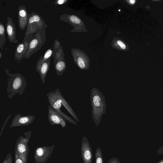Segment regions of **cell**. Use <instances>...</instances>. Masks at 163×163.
I'll return each instance as SVG.
<instances>
[{"instance_id": "cell-1", "label": "cell", "mask_w": 163, "mask_h": 163, "mask_svg": "<svg viewBox=\"0 0 163 163\" xmlns=\"http://www.w3.org/2000/svg\"><path fill=\"white\" fill-rule=\"evenodd\" d=\"M90 99L92 118L97 126L101 122L102 116L106 113V99L101 91L97 88L93 87L91 90Z\"/></svg>"}, {"instance_id": "cell-2", "label": "cell", "mask_w": 163, "mask_h": 163, "mask_svg": "<svg viewBox=\"0 0 163 163\" xmlns=\"http://www.w3.org/2000/svg\"><path fill=\"white\" fill-rule=\"evenodd\" d=\"M7 81V91L9 99H11L17 94L22 96L27 87V82L22 74L10 73L7 69L5 70Z\"/></svg>"}, {"instance_id": "cell-3", "label": "cell", "mask_w": 163, "mask_h": 163, "mask_svg": "<svg viewBox=\"0 0 163 163\" xmlns=\"http://www.w3.org/2000/svg\"><path fill=\"white\" fill-rule=\"evenodd\" d=\"M48 26L39 13L34 12L28 13V23L23 41H27L30 42L38 30L46 29Z\"/></svg>"}, {"instance_id": "cell-4", "label": "cell", "mask_w": 163, "mask_h": 163, "mask_svg": "<svg viewBox=\"0 0 163 163\" xmlns=\"http://www.w3.org/2000/svg\"><path fill=\"white\" fill-rule=\"evenodd\" d=\"M53 57L54 58V67L58 76H62L66 69L63 47L57 39H55Z\"/></svg>"}, {"instance_id": "cell-5", "label": "cell", "mask_w": 163, "mask_h": 163, "mask_svg": "<svg viewBox=\"0 0 163 163\" xmlns=\"http://www.w3.org/2000/svg\"><path fill=\"white\" fill-rule=\"evenodd\" d=\"M47 97L50 105L58 114L71 124L77 125V123L73 120L61 110L62 105V97L63 96L61 93L60 89H57L54 91H51L47 94Z\"/></svg>"}, {"instance_id": "cell-6", "label": "cell", "mask_w": 163, "mask_h": 163, "mask_svg": "<svg viewBox=\"0 0 163 163\" xmlns=\"http://www.w3.org/2000/svg\"><path fill=\"white\" fill-rule=\"evenodd\" d=\"M46 31L45 29H39L35 33L30 42L26 59H29L35 53L41 49L46 40Z\"/></svg>"}, {"instance_id": "cell-7", "label": "cell", "mask_w": 163, "mask_h": 163, "mask_svg": "<svg viewBox=\"0 0 163 163\" xmlns=\"http://www.w3.org/2000/svg\"><path fill=\"white\" fill-rule=\"evenodd\" d=\"M59 19L64 22L68 23L73 27V29L70 30V32L81 33L88 31L83 21L76 15L65 14L61 15Z\"/></svg>"}, {"instance_id": "cell-8", "label": "cell", "mask_w": 163, "mask_h": 163, "mask_svg": "<svg viewBox=\"0 0 163 163\" xmlns=\"http://www.w3.org/2000/svg\"><path fill=\"white\" fill-rule=\"evenodd\" d=\"M71 53L75 63L80 70L89 69L90 60L86 53L81 50L73 48L71 49Z\"/></svg>"}, {"instance_id": "cell-9", "label": "cell", "mask_w": 163, "mask_h": 163, "mask_svg": "<svg viewBox=\"0 0 163 163\" xmlns=\"http://www.w3.org/2000/svg\"><path fill=\"white\" fill-rule=\"evenodd\" d=\"M81 143V151L83 163H92V148L86 137H83Z\"/></svg>"}, {"instance_id": "cell-10", "label": "cell", "mask_w": 163, "mask_h": 163, "mask_svg": "<svg viewBox=\"0 0 163 163\" xmlns=\"http://www.w3.org/2000/svg\"><path fill=\"white\" fill-rule=\"evenodd\" d=\"M35 119L36 118L34 115L23 116L20 114H17L12 120L10 127L27 126L32 124Z\"/></svg>"}, {"instance_id": "cell-11", "label": "cell", "mask_w": 163, "mask_h": 163, "mask_svg": "<svg viewBox=\"0 0 163 163\" xmlns=\"http://www.w3.org/2000/svg\"><path fill=\"white\" fill-rule=\"evenodd\" d=\"M48 119L51 124L53 126L56 125H61L63 128L66 127V120L58 114L51 105L48 106Z\"/></svg>"}, {"instance_id": "cell-12", "label": "cell", "mask_w": 163, "mask_h": 163, "mask_svg": "<svg viewBox=\"0 0 163 163\" xmlns=\"http://www.w3.org/2000/svg\"><path fill=\"white\" fill-rule=\"evenodd\" d=\"M30 42L27 41H23L22 43H19L17 45L14 57L15 60L18 63H22L23 59L25 57L28 51Z\"/></svg>"}, {"instance_id": "cell-13", "label": "cell", "mask_w": 163, "mask_h": 163, "mask_svg": "<svg viewBox=\"0 0 163 163\" xmlns=\"http://www.w3.org/2000/svg\"><path fill=\"white\" fill-rule=\"evenodd\" d=\"M18 24L19 28L23 31L26 28L28 19V13L24 5H20L18 8Z\"/></svg>"}, {"instance_id": "cell-14", "label": "cell", "mask_w": 163, "mask_h": 163, "mask_svg": "<svg viewBox=\"0 0 163 163\" xmlns=\"http://www.w3.org/2000/svg\"><path fill=\"white\" fill-rule=\"evenodd\" d=\"M7 31L9 41L10 42L17 43L19 42L16 39V26L14 23L13 20L11 17H8L7 18V22L6 23Z\"/></svg>"}, {"instance_id": "cell-15", "label": "cell", "mask_w": 163, "mask_h": 163, "mask_svg": "<svg viewBox=\"0 0 163 163\" xmlns=\"http://www.w3.org/2000/svg\"><path fill=\"white\" fill-rule=\"evenodd\" d=\"M51 58L44 62L42 64L36 65V71L39 73L42 83L45 84V78L47 73L49 71Z\"/></svg>"}, {"instance_id": "cell-16", "label": "cell", "mask_w": 163, "mask_h": 163, "mask_svg": "<svg viewBox=\"0 0 163 163\" xmlns=\"http://www.w3.org/2000/svg\"><path fill=\"white\" fill-rule=\"evenodd\" d=\"M111 45L112 47L114 49L120 51H129L130 48L128 44L118 37L114 38Z\"/></svg>"}, {"instance_id": "cell-17", "label": "cell", "mask_w": 163, "mask_h": 163, "mask_svg": "<svg viewBox=\"0 0 163 163\" xmlns=\"http://www.w3.org/2000/svg\"><path fill=\"white\" fill-rule=\"evenodd\" d=\"M53 49H52V47H51L47 50L43 55L41 56L39 58L38 61L36 65H39L42 64L44 62L51 58L53 56Z\"/></svg>"}, {"instance_id": "cell-18", "label": "cell", "mask_w": 163, "mask_h": 163, "mask_svg": "<svg viewBox=\"0 0 163 163\" xmlns=\"http://www.w3.org/2000/svg\"><path fill=\"white\" fill-rule=\"evenodd\" d=\"M5 33V27L4 24L0 22V48L2 50H3L6 41Z\"/></svg>"}, {"instance_id": "cell-19", "label": "cell", "mask_w": 163, "mask_h": 163, "mask_svg": "<svg viewBox=\"0 0 163 163\" xmlns=\"http://www.w3.org/2000/svg\"><path fill=\"white\" fill-rule=\"evenodd\" d=\"M95 163H103V160L102 150L100 147L97 148L95 154Z\"/></svg>"}, {"instance_id": "cell-20", "label": "cell", "mask_w": 163, "mask_h": 163, "mask_svg": "<svg viewBox=\"0 0 163 163\" xmlns=\"http://www.w3.org/2000/svg\"><path fill=\"white\" fill-rule=\"evenodd\" d=\"M67 0H58V1H55L54 3H53V4L56 5H60L63 4L67 2Z\"/></svg>"}, {"instance_id": "cell-21", "label": "cell", "mask_w": 163, "mask_h": 163, "mask_svg": "<svg viewBox=\"0 0 163 163\" xmlns=\"http://www.w3.org/2000/svg\"><path fill=\"white\" fill-rule=\"evenodd\" d=\"M18 150L21 153H23L25 151L26 147L25 146L22 144H20L18 147Z\"/></svg>"}, {"instance_id": "cell-22", "label": "cell", "mask_w": 163, "mask_h": 163, "mask_svg": "<svg viewBox=\"0 0 163 163\" xmlns=\"http://www.w3.org/2000/svg\"><path fill=\"white\" fill-rule=\"evenodd\" d=\"M108 163H121L118 158L112 157L108 161Z\"/></svg>"}, {"instance_id": "cell-23", "label": "cell", "mask_w": 163, "mask_h": 163, "mask_svg": "<svg viewBox=\"0 0 163 163\" xmlns=\"http://www.w3.org/2000/svg\"><path fill=\"white\" fill-rule=\"evenodd\" d=\"M124 1L129 5L132 6L135 5L137 2L135 0H125Z\"/></svg>"}, {"instance_id": "cell-24", "label": "cell", "mask_w": 163, "mask_h": 163, "mask_svg": "<svg viewBox=\"0 0 163 163\" xmlns=\"http://www.w3.org/2000/svg\"><path fill=\"white\" fill-rule=\"evenodd\" d=\"M12 114H11L10 115H9L8 117H7V119L4 122V124L3 125L2 128V129H1V134H2V132H3V129H4V127H5V126L7 124V123L8 122V120H9V119L10 118V117H11V116H12Z\"/></svg>"}, {"instance_id": "cell-25", "label": "cell", "mask_w": 163, "mask_h": 163, "mask_svg": "<svg viewBox=\"0 0 163 163\" xmlns=\"http://www.w3.org/2000/svg\"><path fill=\"white\" fill-rule=\"evenodd\" d=\"M43 149L41 148H39L36 151V153L38 156H42L43 154Z\"/></svg>"}, {"instance_id": "cell-26", "label": "cell", "mask_w": 163, "mask_h": 163, "mask_svg": "<svg viewBox=\"0 0 163 163\" xmlns=\"http://www.w3.org/2000/svg\"><path fill=\"white\" fill-rule=\"evenodd\" d=\"M16 163H23L21 160L18 159L16 160Z\"/></svg>"}, {"instance_id": "cell-27", "label": "cell", "mask_w": 163, "mask_h": 163, "mask_svg": "<svg viewBox=\"0 0 163 163\" xmlns=\"http://www.w3.org/2000/svg\"><path fill=\"white\" fill-rule=\"evenodd\" d=\"M2 53H1V52H0V59H1V58H2Z\"/></svg>"}, {"instance_id": "cell-28", "label": "cell", "mask_w": 163, "mask_h": 163, "mask_svg": "<svg viewBox=\"0 0 163 163\" xmlns=\"http://www.w3.org/2000/svg\"><path fill=\"white\" fill-rule=\"evenodd\" d=\"M153 1V0L152 1H153V2H160V1Z\"/></svg>"}]
</instances>
